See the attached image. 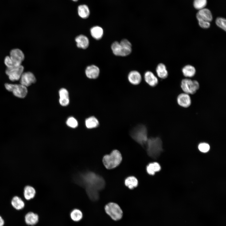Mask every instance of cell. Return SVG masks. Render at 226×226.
Returning a JSON list of instances; mask_svg holds the SVG:
<instances>
[{
    "mask_svg": "<svg viewBox=\"0 0 226 226\" xmlns=\"http://www.w3.org/2000/svg\"><path fill=\"white\" fill-rule=\"evenodd\" d=\"M226 20L224 18L218 17L216 20V24L217 25L221 28L222 29L226 31Z\"/></svg>",
    "mask_w": 226,
    "mask_h": 226,
    "instance_id": "4dcf8cb0",
    "label": "cell"
},
{
    "mask_svg": "<svg viewBox=\"0 0 226 226\" xmlns=\"http://www.w3.org/2000/svg\"><path fill=\"white\" fill-rule=\"evenodd\" d=\"M10 203L12 207L18 210L22 209L25 206V202L23 200L17 196H14L12 197Z\"/></svg>",
    "mask_w": 226,
    "mask_h": 226,
    "instance_id": "5bb4252c",
    "label": "cell"
},
{
    "mask_svg": "<svg viewBox=\"0 0 226 226\" xmlns=\"http://www.w3.org/2000/svg\"><path fill=\"white\" fill-rule=\"evenodd\" d=\"M90 33L93 38L98 40L100 39L103 36V30L101 27L96 26L91 29Z\"/></svg>",
    "mask_w": 226,
    "mask_h": 226,
    "instance_id": "603a6c76",
    "label": "cell"
},
{
    "mask_svg": "<svg viewBox=\"0 0 226 226\" xmlns=\"http://www.w3.org/2000/svg\"><path fill=\"white\" fill-rule=\"evenodd\" d=\"M111 49L113 54L117 56H126L132 51V44L126 39H123L120 42L116 41L113 43Z\"/></svg>",
    "mask_w": 226,
    "mask_h": 226,
    "instance_id": "3957f363",
    "label": "cell"
},
{
    "mask_svg": "<svg viewBox=\"0 0 226 226\" xmlns=\"http://www.w3.org/2000/svg\"><path fill=\"white\" fill-rule=\"evenodd\" d=\"M77 46L83 49L87 48L89 45V42L88 38L83 35H80L75 39Z\"/></svg>",
    "mask_w": 226,
    "mask_h": 226,
    "instance_id": "d6986e66",
    "label": "cell"
},
{
    "mask_svg": "<svg viewBox=\"0 0 226 226\" xmlns=\"http://www.w3.org/2000/svg\"><path fill=\"white\" fill-rule=\"evenodd\" d=\"M66 124L68 126L73 128H75L78 126L77 120L73 117H70L68 118Z\"/></svg>",
    "mask_w": 226,
    "mask_h": 226,
    "instance_id": "1f68e13d",
    "label": "cell"
},
{
    "mask_svg": "<svg viewBox=\"0 0 226 226\" xmlns=\"http://www.w3.org/2000/svg\"><path fill=\"white\" fill-rule=\"evenodd\" d=\"M72 1H74V2H76L78 1V0H72Z\"/></svg>",
    "mask_w": 226,
    "mask_h": 226,
    "instance_id": "f35d334b",
    "label": "cell"
},
{
    "mask_svg": "<svg viewBox=\"0 0 226 226\" xmlns=\"http://www.w3.org/2000/svg\"><path fill=\"white\" fill-rule=\"evenodd\" d=\"M145 146L148 155L153 159L157 158L163 151L162 141L159 137L148 138Z\"/></svg>",
    "mask_w": 226,
    "mask_h": 226,
    "instance_id": "7a4b0ae2",
    "label": "cell"
},
{
    "mask_svg": "<svg viewBox=\"0 0 226 226\" xmlns=\"http://www.w3.org/2000/svg\"><path fill=\"white\" fill-rule=\"evenodd\" d=\"M4 63L7 68H11L14 67L9 56H7L5 57L4 60Z\"/></svg>",
    "mask_w": 226,
    "mask_h": 226,
    "instance_id": "e575fe53",
    "label": "cell"
},
{
    "mask_svg": "<svg viewBox=\"0 0 226 226\" xmlns=\"http://www.w3.org/2000/svg\"><path fill=\"white\" fill-rule=\"evenodd\" d=\"M196 15L198 16L204 20L210 22L213 19L212 14L210 11L208 9L203 8L199 10Z\"/></svg>",
    "mask_w": 226,
    "mask_h": 226,
    "instance_id": "ffe728a7",
    "label": "cell"
},
{
    "mask_svg": "<svg viewBox=\"0 0 226 226\" xmlns=\"http://www.w3.org/2000/svg\"><path fill=\"white\" fill-rule=\"evenodd\" d=\"M85 73L88 78L90 79H95L98 77L100 73V69L97 66L92 65L87 67Z\"/></svg>",
    "mask_w": 226,
    "mask_h": 226,
    "instance_id": "4fadbf2b",
    "label": "cell"
},
{
    "mask_svg": "<svg viewBox=\"0 0 226 226\" xmlns=\"http://www.w3.org/2000/svg\"><path fill=\"white\" fill-rule=\"evenodd\" d=\"M4 86L8 91L12 92L14 95L18 98H24L27 94V87L21 84L5 83Z\"/></svg>",
    "mask_w": 226,
    "mask_h": 226,
    "instance_id": "52a82bcc",
    "label": "cell"
},
{
    "mask_svg": "<svg viewBox=\"0 0 226 226\" xmlns=\"http://www.w3.org/2000/svg\"><path fill=\"white\" fill-rule=\"evenodd\" d=\"M106 213L114 220H120L123 216V212L120 206L116 203L110 202L105 206Z\"/></svg>",
    "mask_w": 226,
    "mask_h": 226,
    "instance_id": "8992f818",
    "label": "cell"
},
{
    "mask_svg": "<svg viewBox=\"0 0 226 226\" xmlns=\"http://www.w3.org/2000/svg\"><path fill=\"white\" fill-rule=\"evenodd\" d=\"M181 87L185 93L193 94L199 89V84L196 80L185 78L181 81Z\"/></svg>",
    "mask_w": 226,
    "mask_h": 226,
    "instance_id": "ba28073f",
    "label": "cell"
},
{
    "mask_svg": "<svg viewBox=\"0 0 226 226\" xmlns=\"http://www.w3.org/2000/svg\"><path fill=\"white\" fill-rule=\"evenodd\" d=\"M156 72L158 76L162 79L166 78L168 75L166 67L162 63H160L157 65L156 68Z\"/></svg>",
    "mask_w": 226,
    "mask_h": 226,
    "instance_id": "44dd1931",
    "label": "cell"
},
{
    "mask_svg": "<svg viewBox=\"0 0 226 226\" xmlns=\"http://www.w3.org/2000/svg\"><path fill=\"white\" fill-rule=\"evenodd\" d=\"M38 215L33 212L27 213L25 216V223L29 225H34L38 223Z\"/></svg>",
    "mask_w": 226,
    "mask_h": 226,
    "instance_id": "ac0fdd59",
    "label": "cell"
},
{
    "mask_svg": "<svg viewBox=\"0 0 226 226\" xmlns=\"http://www.w3.org/2000/svg\"><path fill=\"white\" fill-rule=\"evenodd\" d=\"M86 193L89 198L93 201H97L99 198V191L90 188H85Z\"/></svg>",
    "mask_w": 226,
    "mask_h": 226,
    "instance_id": "83f0119b",
    "label": "cell"
},
{
    "mask_svg": "<svg viewBox=\"0 0 226 226\" xmlns=\"http://www.w3.org/2000/svg\"><path fill=\"white\" fill-rule=\"evenodd\" d=\"M59 102L60 105L63 106H66L68 105L69 102L68 97L60 98Z\"/></svg>",
    "mask_w": 226,
    "mask_h": 226,
    "instance_id": "d590c367",
    "label": "cell"
},
{
    "mask_svg": "<svg viewBox=\"0 0 226 226\" xmlns=\"http://www.w3.org/2000/svg\"><path fill=\"white\" fill-rule=\"evenodd\" d=\"M198 148L200 151L202 153H207L209 151L210 148L209 144L206 143H202L199 144Z\"/></svg>",
    "mask_w": 226,
    "mask_h": 226,
    "instance_id": "836d02e7",
    "label": "cell"
},
{
    "mask_svg": "<svg viewBox=\"0 0 226 226\" xmlns=\"http://www.w3.org/2000/svg\"><path fill=\"white\" fill-rule=\"evenodd\" d=\"M99 122L98 119L94 116H91L86 119L85 125L88 128H94L99 125Z\"/></svg>",
    "mask_w": 226,
    "mask_h": 226,
    "instance_id": "4316f807",
    "label": "cell"
},
{
    "mask_svg": "<svg viewBox=\"0 0 226 226\" xmlns=\"http://www.w3.org/2000/svg\"><path fill=\"white\" fill-rule=\"evenodd\" d=\"M160 170V164L156 162L149 163L146 167L147 171L150 175H154L156 172L159 171Z\"/></svg>",
    "mask_w": 226,
    "mask_h": 226,
    "instance_id": "d4e9b609",
    "label": "cell"
},
{
    "mask_svg": "<svg viewBox=\"0 0 226 226\" xmlns=\"http://www.w3.org/2000/svg\"><path fill=\"white\" fill-rule=\"evenodd\" d=\"M128 79L130 83L133 85H137L141 82L142 77L140 73L138 71H132L129 73Z\"/></svg>",
    "mask_w": 226,
    "mask_h": 226,
    "instance_id": "2e32d148",
    "label": "cell"
},
{
    "mask_svg": "<svg viewBox=\"0 0 226 226\" xmlns=\"http://www.w3.org/2000/svg\"><path fill=\"white\" fill-rule=\"evenodd\" d=\"M182 73L185 77H192L195 74L196 70L193 66L187 65L185 66L182 69Z\"/></svg>",
    "mask_w": 226,
    "mask_h": 226,
    "instance_id": "cb8c5ba5",
    "label": "cell"
},
{
    "mask_svg": "<svg viewBox=\"0 0 226 226\" xmlns=\"http://www.w3.org/2000/svg\"><path fill=\"white\" fill-rule=\"evenodd\" d=\"M178 104L180 106L184 108H187L191 104V99L189 94L182 93L179 94L177 99Z\"/></svg>",
    "mask_w": 226,
    "mask_h": 226,
    "instance_id": "7c38bea8",
    "label": "cell"
},
{
    "mask_svg": "<svg viewBox=\"0 0 226 226\" xmlns=\"http://www.w3.org/2000/svg\"><path fill=\"white\" fill-rule=\"evenodd\" d=\"M59 94L60 98L68 97V92L65 88L61 89L59 91Z\"/></svg>",
    "mask_w": 226,
    "mask_h": 226,
    "instance_id": "8d00e7d4",
    "label": "cell"
},
{
    "mask_svg": "<svg viewBox=\"0 0 226 226\" xmlns=\"http://www.w3.org/2000/svg\"><path fill=\"white\" fill-rule=\"evenodd\" d=\"M14 67L21 65L25 58L23 52L18 48L13 49L11 50L9 56Z\"/></svg>",
    "mask_w": 226,
    "mask_h": 226,
    "instance_id": "30bf717a",
    "label": "cell"
},
{
    "mask_svg": "<svg viewBox=\"0 0 226 226\" xmlns=\"http://www.w3.org/2000/svg\"><path fill=\"white\" fill-rule=\"evenodd\" d=\"M74 180L85 188H92L99 191L103 189L105 185V180L102 177L91 172L78 174L75 176Z\"/></svg>",
    "mask_w": 226,
    "mask_h": 226,
    "instance_id": "6da1fadb",
    "label": "cell"
},
{
    "mask_svg": "<svg viewBox=\"0 0 226 226\" xmlns=\"http://www.w3.org/2000/svg\"><path fill=\"white\" fill-rule=\"evenodd\" d=\"M207 3V0H194L193 5L195 8L200 10L205 7Z\"/></svg>",
    "mask_w": 226,
    "mask_h": 226,
    "instance_id": "f546056e",
    "label": "cell"
},
{
    "mask_svg": "<svg viewBox=\"0 0 226 226\" xmlns=\"http://www.w3.org/2000/svg\"><path fill=\"white\" fill-rule=\"evenodd\" d=\"M70 217L73 221L78 222L82 218L83 214L82 212L80 210L75 209L71 212Z\"/></svg>",
    "mask_w": 226,
    "mask_h": 226,
    "instance_id": "f1b7e54d",
    "label": "cell"
},
{
    "mask_svg": "<svg viewBox=\"0 0 226 226\" xmlns=\"http://www.w3.org/2000/svg\"><path fill=\"white\" fill-rule=\"evenodd\" d=\"M196 17L198 21L199 24L201 27L204 29H207L210 27V24L209 22L204 20L196 15Z\"/></svg>",
    "mask_w": 226,
    "mask_h": 226,
    "instance_id": "d6a6232c",
    "label": "cell"
},
{
    "mask_svg": "<svg viewBox=\"0 0 226 226\" xmlns=\"http://www.w3.org/2000/svg\"><path fill=\"white\" fill-rule=\"evenodd\" d=\"M131 136L137 142L142 146H145L148 140L147 128L143 125H139L131 132Z\"/></svg>",
    "mask_w": 226,
    "mask_h": 226,
    "instance_id": "277c9868",
    "label": "cell"
},
{
    "mask_svg": "<svg viewBox=\"0 0 226 226\" xmlns=\"http://www.w3.org/2000/svg\"><path fill=\"white\" fill-rule=\"evenodd\" d=\"M144 78L145 82L151 87H154L158 84L157 78L151 71H148L145 73Z\"/></svg>",
    "mask_w": 226,
    "mask_h": 226,
    "instance_id": "e0dca14e",
    "label": "cell"
},
{
    "mask_svg": "<svg viewBox=\"0 0 226 226\" xmlns=\"http://www.w3.org/2000/svg\"><path fill=\"white\" fill-rule=\"evenodd\" d=\"M125 184L129 188L132 189L137 186L138 181L134 176H130L126 178L125 180Z\"/></svg>",
    "mask_w": 226,
    "mask_h": 226,
    "instance_id": "484cf974",
    "label": "cell"
},
{
    "mask_svg": "<svg viewBox=\"0 0 226 226\" xmlns=\"http://www.w3.org/2000/svg\"><path fill=\"white\" fill-rule=\"evenodd\" d=\"M19 80L20 84L27 87L35 83L36 79L32 73L27 72L22 73Z\"/></svg>",
    "mask_w": 226,
    "mask_h": 226,
    "instance_id": "8fae6325",
    "label": "cell"
},
{
    "mask_svg": "<svg viewBox=\"0 0 226 226\" xmlns=\"http://www.w3.org/2000/svg\"><path fill=\"white\" fill-rule=\"evenodd\" d=\"M4 221L2 218L0 216V226H3L4 224Z\"/></svg>",
    "mask_w": 226,
    "mask_h": 226,
    "instance_id": "74e56055",
    "label": "cell"
},
{
    "mask_svg": "<svg viewBox=\"0 0 226 226\" xmlns=\"http://www.w3.org/2000/svg\"><path fill=\"white\" fill-rule=\"evenodd\" d=\"M36 194L35 189L30 185H26L24 188L23 196L24 199L29 201L33 199Z\"/></svg>",
    "mask_w": 226,
    "mask_h": 226,
    "instance_id": "9a60e30c",
    "label": "cell"
},
{
    "mask_svg": "<svg viewBox=\"0 0 226 226\" xmlns=\"http://www.w3.org/2000/svg\"><path fill=\"white\" fill-rule=\"evenodd\" d=\"M122 157L120 152L118 150H113L110 154L105 155L103 159V162L106 168L114 169L121 163Z\"/></svg>",
    "mask_w": 226,
    "mask_h": 226,
    "instance_id": "5b68a950",
    "label": "cell"
},
{
    "mask_svg": "<svg viewBox=\"0 0 226 226\" xmlns=\"http://www.w3.org/2000/svg\"><path fill=\"white\" fill-rule=\"evenodd\" d=\"M78 13L79 17L83 19L88 18L90 15V10L86 4L80 5L78 7Z\"/></svg>",
    "mask_w": 226,
    "mask_h": 226,
    "instance_id": "7402d4cb",
    "label": "cell"
},
{
    "mask_svg": "<svg viewBox=\"0 0 226 226\" xmlns=\"http://www.w3.org/2000/svg\"><path fill=\"white\" fill-rule=\"evenodd\" d=\"M24 68L23 66L20 65L11 68H7L5 72L10 80L15 81L19 80L23 73Z\"/></svg>",
    "mask_w": 226,
    "mask_h": 226,
    "instance_id": "9c48e42d",
    "label": "cell"
}]
</instances>
